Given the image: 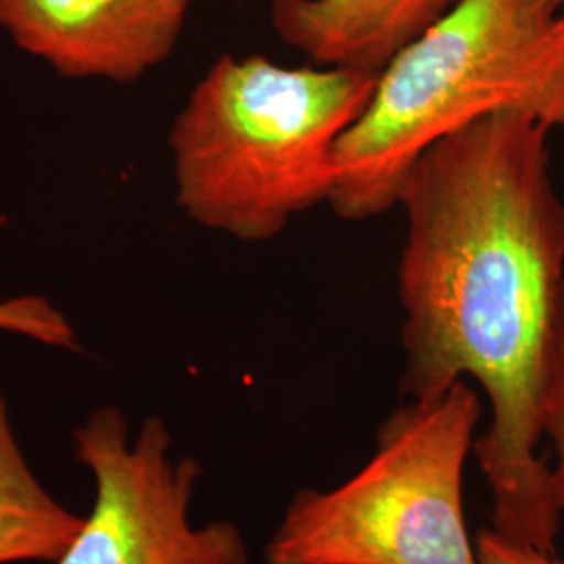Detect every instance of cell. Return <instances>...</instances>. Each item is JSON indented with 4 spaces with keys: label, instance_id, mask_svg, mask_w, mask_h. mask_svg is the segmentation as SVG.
<instances>
[{
    "label": "cell",
    "instance_id": "7c38bea8",
    "mask_svg": "<svg viewBox=\"0 0 564 564\" xmlns=\"http://www.w3.org/2000/svg\"><path fill=\"white\" fill-rule=\"evenodd\" d=\"M556 2H558V4H561V7L564 9V0H556Z\"/></svg>",
    "mask_w": 564,
    "mask_h": 564
},
{
    "label": "cell",
    "instance_id": "7a4b0ae2",
    "mask_svg": "<svg viewBox=\"0 0 564 564\" xmlns=\"http://www.w3.org/2000/svg\"><path fill=\"white\" fill-rule=\"evenodd\" d=\"M496 113L564 126V9L556 0H460L377 74L333 153L328 207L347 223L395 209L429 147Z\"/></svg>",
    "mask_w": 564,
    "mask_h": 564
},
{
    "label": "cell",
    "instance_id": "ba28073f",
    "mask_svg": "<svg viewBox=\"0 0 564 564\" xmlns=\"http://www.w3.org/2000/svg\"><path fill=\"white\" fill-rule=\"evenodd\" d=\"M82 521L32 470L0 389V564L57 563Z\"/></svg>",
    "mask_w": 564,
    "mask_h": 564
},
{
    "label": "cell",
    "instance_id": "6da1fadb",
    "mask_svg": "<svg viewBox=\"0 0 564 564\" xmlns=\"http://www.w3.org/2000/svg\"><path fill=\"white\" fill-rule=\"evenodd\" d=\"M552 128L496 113L412 163L395 207L405 400L475 381L489 426L473 454L491 491V523L556 552L563 512L538 456L542 391L564 291V202L550 176Z\"/></svg>",
    "mask_w": 564,
    "mask_h": 564
},
{
    "label": "cell",
    "instance_id": "8992f818",
    "mask_svg": "<svg viewBox=\"0 0 564 564\" xmlns=\"http://www.w3.org/2000/svg\"><path fill=\"white\" fill-rule=\"evenodd\" d=\"M195 0H0V28L65 78L134 82L167 59Z\"/></svg>",
    "mask_w": 564,
    "mask_h": 564
},
{
    "label": "cell",
    "instance_id": "277c9868",
    "mask_svg": "<svg viewBox=\"0 0 564 564\" xmlns=\"http://www.w3.org/2000/svg\"><path fill=\"white\" fill-rule=\"evenodd\" d=\"M481 416L484 402L468 381L435 400H405L354 477L291 500L263 563L479 564L463 477Z\"/></svg>",
    "mask_w": 564,
    "mask_h": 564
},
{
    "label": "cell",
    "instance_id": "5b68a950",
    "mask_svg": "<svg viewBox=\"0 0 564 564\" xmlns=\"http://www.w3.org/2000/svg\"><path fill=\"white\" fill-rule=\"evenodd\" d=\"M74 452L95 479V502L53 564H249L237 524L191 523L202 464L172 458L160 416L130 440L118 408L95 410L74 431Z\"/></svg>",
    "mask_w": 564,
    "mask_h": 564
},
{
    "label": "cell",
    "instance_id": "3957f363",
    "mask_svg": "<svg viewBox=\"0 0 564 564\" xmlns=\"http://www.w3.org/2000/svg\"><path fill=\"white\" fill-rule=\"evenodd\" d=\"M375 84L377 74L354 67L216 61L167 137L182 212L237 241L265 242L328 205L335 147Z\"/></svg>",
    "mask_w": 564,
    "mask_h": 564
},
{
    "label": "cell",
    "instance_id": "8fae6325",
    "mask_svg": "<svg viewBox=\"0 0 564 564\" xmlns=\"http://www.w3.org/2000/svg\"><path fill=\"white\" fill-rule=\"evenodd\" d=\"M475 550L479 564H564V558H558L556 552L512 542L494 527L477 533Z\"/></svg>",
    "mask_w": 564,
    "mask_h": 564
},
{
    "label": "cell",
    "instance_id": "30bf717a",
    "mask_svg": "<svg viewBox=\"0 0 564 564\" xmlns=\"http://www.w3.org/2000/svg\"><path fill=\"white\" fill-rule=\"evenodd\" d=\"M0 330L59 349H80L72 323L44 295L0 300Z\"/></svg>",
    "mask_w": 564,
    "mask_h": 564
},
{
    "label": "cell",
    "instance_id": "9c48e42d",
    "mask_svg": "<svg viewBox=\"0 0 564 564\" xmlns=\"http://www.w3.org/2000/svg\"><path fill=\"white\" fill-rule=\"evenodd\" d=\"M542 435L554 445L556 464L550 466L554 498L564 517V291L550 356L545 366L544 391H542Z\"/></svg>",
    "mask_w": 564,
    "mask_h": 564
},
{
    "label": "cell",
    "instance_id": "52a82bcc",
    "mask_svg": "<svg viewBox=\"0 0 564 564\" xmlns=\"http://www.w3.org/2000/svg\"><path fill=\"white\" fill-rule=\"evenodd\" d=\"M460 0H272L270 21L314 65L379 74Z\"/></svg>",
    "mask_w": 564,
    "mask_h": 564
}]
</instances>
